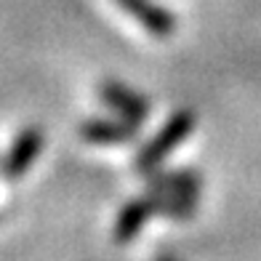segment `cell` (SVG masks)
Here are the masks:
<instances>
[{
    "label": "cell",
    "instance_id": "cell-1",
    "mask_svg": "<svg viewBox=\"0 0 261 261\" xmlns=\"http://www.w3.org/2000/svg\"><path fill=\"white\" fill-rule=\"evenodd\" d=\"M195 125H197V115L192 110H176L168 120L160 125L158 134L136 152L134 168L139 173H147L152 168H158V165H163V160L168 158L184 139L192 136Z\"/></svg>",
    "mask_w": 261,
    "mask_h": 261
},
{
    "label": "cell",
    "instance_id": "cell-2",
    "mask_svg": "<svg viewBox=\"0 0 261 261\" xmlns=\"http://www.w3.org/2000/svg\"><path fill=\"white\" fill-rule=\"evenodd\" d=\"M152 216H160V195L155 189H147L144 195L128 200V203L117 211V219H115V227H112V240L117 245H128Z\"/></svg>",
    "mask_w": 261,
    "mask_h": 261
},
{
    "label": "cell",
    "instance_id": "cell-3",
    "mask_svg": "<svg viewBox=\"0 0 261 261\" xmlns=\"http://www.w3.org/2000/svg\"><path fill=\"white\" fill-rule=\"evenodd\" d=\"M43 144H45L43 128L30 125V128H24V130H19L16 139L11 141L8 152L3 155V160H0V173H3L8 181L21 179V176L30 171V165L35 163V158L40 155Z\"/></svg>",
    "mask_w": 261,
    "mask_h": 261
},
{
    "label": "cell",
    "instance_id": "cell-4",
    "mask_svg": "<svg viewBox=\"0 0 261 261\" xmlns=\"http://www.w3.org/2000/svg\"><path fill=\"white\" fill-rule=\"evenodd\" d=\"M96 96L101 104H107L112 112L128 117V120H136V123H144L149 120L152 115V101L141 93L130 91L123 83H115V80H104L101 86L96 88Z\"/></svg>",
    "mask_w": 261,
    "mask_h": 261
},
{
    "label": "cell",
    "instance_id": "cell-5",
    "mask_svg": "<svg viewBox=\"0 0 261 261\" xmlns=\"http://www.w3.org/2000/svg\"><path fill=\"white\" fill-rule=\"evenodd\" d=\"M80 136L88 144H136L139 123L128 117H93L80 125Z\"/></svg>",
    "mask_w": 261,
    "mask_h": 261
},
{
    "label": "cell",
    "instance_id": "cell-6",
    "mask_svg": "<svg viewBox=\"0 0 261 261\" xmlns=\"http://www.w3.org/2000/svg\"><path fill=\"white\" fill-rule=\"evenodd\" d=\"M117 3L155 38H171L176 32V16L158 6L155 0H117Z\"/></svg>",
    "mask_w": 261,
    "mask_h": 261
},
{
    "label": "cell",
    "instance_id": "cell-7",
    "mask_svg": "<svg viewBox=\"0 0 261 261\" xmlns=\"http://www.w3.org/2000/svg\"><path fill=\"white\" fill-rule=\"evenodd\" d=\"M141 179L149 189H165V192H189L200 195L203 189V173L197 168H152L141 173Z\"/></svg>",
    "mask_w": 261,
    "mask_h": 261
}]
</instances>
